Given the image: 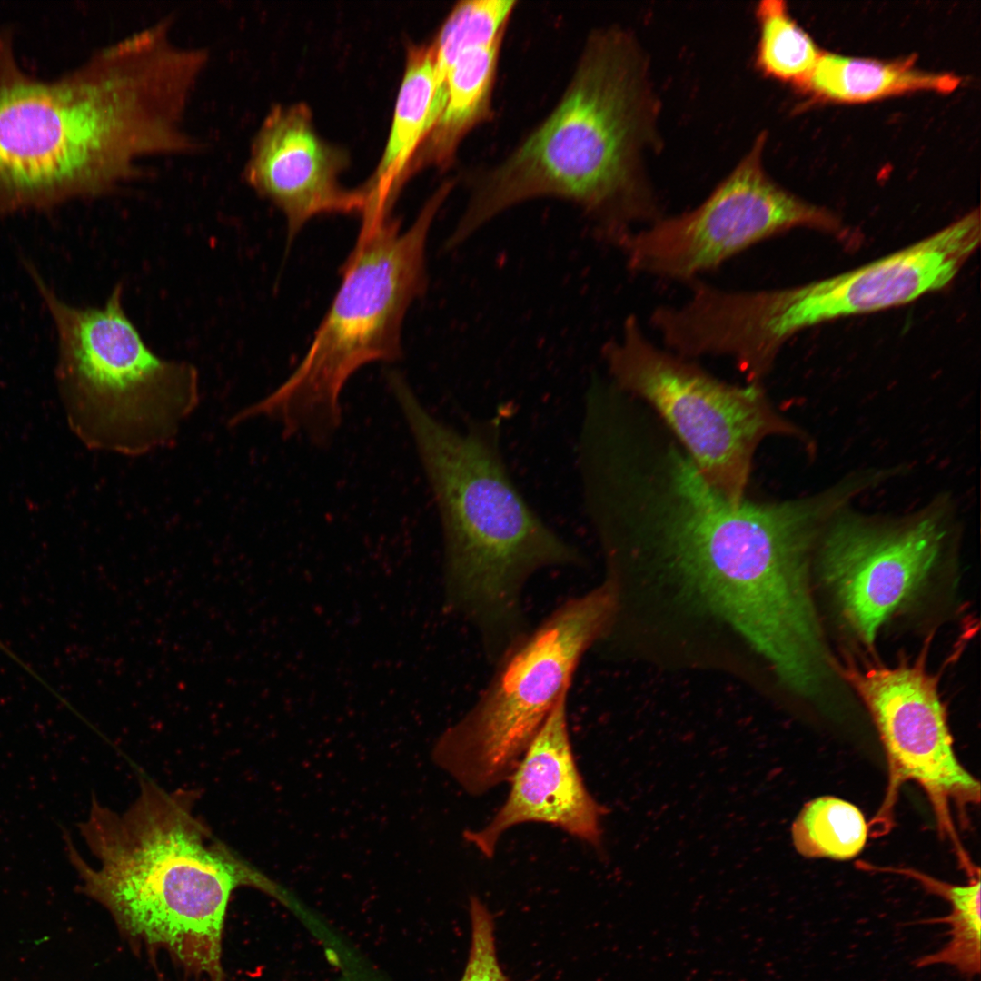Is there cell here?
<instances>
[{
    "instance_id": "4",
    "label": "cell",
    "mask_w": 981,
    "mask_h": 981,
    "mask_svg": "<svg viewBox=\"0 0 981 981\" xmlns=\"http://www.w3.org/2000/svg\"><path fill=\"white\" fill-rule=\"evenodd\" d=\"M194 792L167 791L141 778L124 812L95 796L77 824L94 868L63 829L81 893L105 907L137 948L164 950L188 975L227 981L222 964L225 915L242 887L281 898L280 887L213 835L193 812Z\"/></svg>"
},
{
    "instance_id": "7",
    "label": "cell",
    "mask_w": 981,
    "mask_h": 981,
    "mask_svg": "<svg viewBox=\"0 0 981 981\" xmlns=\"http://www.w3.org/2000/svg\"><path fill=\"white\" fill-rule=\"evenodd\" d=\"M26 268L55 330L56 382L74 434L90 450L127 457L173 445L200 402L196 368L146 345L124 311L122 284L102 307H78Z\"/></svg>"
},
{
    "instance_id": "20",
    "label": "cell",
    "mask_w": 981,
    "mask_h": 981,
    "mask_svg": "<svg viewBox=\"0 0 981 981\" xmlns=\"http://www.w3.org/2000/svg\"><path fill=\"white\" fill-rule=\"evenodd\" d=\"M868 826L861 810L832 796L808 801L791 827L793 845L802 857L847 860L864 848Z\"/></svg>"
},
{
    "instance_id": "9",
    "label": "cell",
    "mask_w": 981,
    "mask_h": 981,
    "mask_svg": "<svg viewBox=\"0 0 981 981\" xmlns=\"http://www.w3.org/2000/svg\"><path fill=\"white\" fill-rule=\"evenodd\" d=\"M609 381L644 403L729 500L747 497L756 451L797 429L778 414L763 385L728 383L692 360L662 348L628 316L602 348Z\"/></svg>"
},
{
    "instance_id": "19",
    "label": "cell",
    "mask_w": 981,
    "mask_h": 981,
    "mask_svg": "<svg viewBox=\"0 0 981 981\" xmlns=\"http://www.w3.org/2000/svg\"><path fill=\"white\" fill-rule=\"evenodd\" d=\"M903 875L917 879L929 893L936 894L951 906L946 917L925 921L949 926V940L943 948L917 959V967L948 965L966 976L980 973V878L970 877L966 885H954L912 869H898Z\"/></svg>"
},
{
    "instance_id": "15",
    "label": "cell",
    "mask_w": 981,
    "mask_h": 981,
    "mask_svg": "<svg viewBox=\"0 0 981 981\" xmlns=\"http://www.w3.org/2000/svg\"><path fill=\"white\" fill-rule=\"evenodd\" d=\"M568 694L557 702L510 778L509 795L482 828L463 837L483 856L494 855L510 827L538 822L560 827L594 847L602 843L604 808L588 791L572 752Z\"/></svg>"
},
{
    "instance_id": "13",
    "label": "cell",
    "mask_w": 981,
    "mask_h": 981,
    "mask_svg": "<svg viewBox=\"0 0 981 981\" xmlns=\"http://www.w3.org/2000/svg\"><path fill=\"white\" fill-rule=\"evenodd\" d=\"M836 516L821 543V576L852 630L871 645L936 566L946 531L932 513L905 523Z\"/></svg>"
},
{
    "instance_id": "11",
    "label": "cell",
    "mask_w": 981,
    "mask_h": 981,
    "mask_svg": "<svg viewBox=\"0 0 981 981\" xmlns=\"http://www.w3.org/2000/svg\"><path fill=\"white\" fill-rule=\"evenodd\" d=\"M759 135L732 172L696 208L662 216L629 234L618 249L635 273L686 283L780 233L798 227L841 232L830 212L770 179Z\"/></svg>"
},
{
    "instance_id": "18",
    "label": "cell",
    "mask_w": 981,
    "mask_h": 981,
    "mask_svg": "<svg viewBox=\"0 0 981 981\" xmlns=\"http://www.w3.org/2000/svg\"><path fill=\"white\" fill-rule=\"evenodd\" d=\"M959 83L954 74L919 69L914 58L883 62L821 53L801 89L826 100L862 103L918 91L950 93Z\"/></svg>"
},
{
    "instance_id": "8",
    "label": "cell",
    "mask_w": 981,
    "mask_h": 981,
    "mask_svg": "<svg viewBox=\"0 0 981 981\" xmlns=\"http://www.w3.org/2000/svg\"><path fill=\"white\" fill-rule=\"evenodd\" d=\"M617 606L607 580L569 599L494 664L472 707L438 739L433 758L466 793L509 781L546 718L569 693L584 654L608 630Z\"/></svg>"
},
{
    "instance_id": "16",
    "label": "cell",
    "mask_w": 981,
    "mask_h": 981,
    "mask_svg": "<svg viewBox=\"0 0 981 981\" xmlns=\"http://www.w3.org/2000/svg\"><path fill=\"white\" fill-rule=\"evenodd\" d=\"M438 88L432 43L411 45L385 150L376 172L361 188L366 197L362 218L391 214L412 160L441 113Z\"/></svg>"
},
{
    "instance_id": "22",
    "label": "cell",
    "mask_w": 981,
    "mask_h": 981,
    "mask_svg": "<svg viewBox=\"0 0 981 981\" xmlns=\"http://www.w3.org/2000/svg\"><path fill=\"white\" fill-rule=\"evenodd\" d=\"M516 5L510 0H471L453 6L431 42L441 94L445 74L460 54L503 40Z\"/></svg>"
},
{
    "instance_id": "6",
    "label": "cell",
    "mask_w": 981,
    "mask_h": 981,
    "mask_svg": "<svg viewBox=\"0 0 981 981\" xmlns=\"http://www.w3.org/2000/svg\"><path fill=\"white\" fill-rule=\"evenodd\" d=\"M451 191L443 183L407 229L392 215L362 223L303 358L276 390L235 413V424L263 417L276 421L285 436L323 443L334 435L348 379L368 363L394 362L402 354L404 317L427 290L429 232Z\"/></svg>"
},
{
    "instance_id": "1",
    "label": "cell",
    "mask_w": 981,
    "mask_h": 981,
    "mask_svg": "<svg viewBox=\"0 0 981 981\" xmlns=\"http://www.w3.org/2000/svg\"><path fill=\"white\" fill-rule=\"evenodd\" d=\"M831 495L738 503L722 495L685 454L660 457L628 483L616 510L630 569L671 574L771 668L794 667L823 645L810 588V558Z\"/></svg>"
},
{
    "instance_id": "10",
    "label": "cell",
    "mask_w": 981,
    "mask_h": 981,
    "mask_svg": "<svg viewBox=\"0 0 981 981\" xmlns=\"http://www.w3.org/2000/svg\"><path fill=\"white\" fill-rule=\"evenodd\" d=\"M978 210L902 250L818 282L769 290H729L718 308L721 338L753 370L772 368L798 332L841 317L905 304L946 286L980 243Z\"/></svg>"
},
{
    "instance_id": "3",
    "label": "cell",
    "mask_w": 981,
    "mask_h": 981,
    "mask_svg": "<svg viewBox=\"0 0 981 981\" xmlns=\"http://www.w3.org/2000/svg\"><path fill=\"white\" fill-rule=\"evenodd\" d=\"M643 60L623 29L587 37L550 113L494 165L471 173L454 248L506 210L554 198L573 203L596 236L618 247L639 224L662 217L638 167L654 105Z\"/></svg>"
},
{
    "instance_id": "17",
    "label": "cell",
    "mask_w": 981,
    "mask_h": 981,
    "mask_svg": "<svg viewBox=\"0 0 981 981\" xmlns=\"http://www.w3.org/2000/svg\"><path fill=\"white\" fill-rule=\"evenodd\" d=\"M502 41L470 49L443 79L442 111L415 154L409 173L425 166L449 167L464 138L493 115L492 99Z\"/></svg>"
},
{
    "instance_id": "14",
    "label": "cell",
    "mask_w": 981,
    "mask_h": 981,
    "mask_svg": "<svg viewBox=\"0 0 981 981\" xmlns=\"http://www.w3.org/2000/svg\"><path fill=\"white\" fill-rule=\"evenodd\" d=\"M346 164V154L317 134L305 104L275 105L254 135L243 176L284 214L291 241L317 215H362V189L347 190L338 179Z\"/></svg>"
},
{
    "instance_id": "5",
    "label": "cell",
    "mask_w": 981,
    "mask_h": 981,
    "mask_svg": "<svg viewBox=\"0 0 981 981\" xmlns=\"http://www.w3.org/2000/svg\"><path fill=\"white\" fill-rule=\"evenodd\" d=\"M388 380L438 508L446 606L495 659L529 630L523 591L530 578L579 565L581 554L515 486L500 450L499 417L456 429L430 413L400 374Z\"/></svg>"
},
{
    "instance_id": "24",
    "label": "cell",
    "mask_w": 981,
    "mask_h": 981,
    "mask_svg": "<svg viewBox=\"0 0 981 981\" xmlns=\"http://www.w3.org/2000/svg\"><path fill=\"white\" fill-rule=\"evenodd\" d=\"M162 981V980H161Z\"/></svg>"
},
{
    "instance_id": "12",
    "label": "cell",
    "mask_w": 981,
    "mask_h": 981,
    "mask_svg": "<svg viewBox=\"0 0 981 981\" xmlns=\"http://www.w3.org/2000/svg\"><path fill=\"white\" fill-rule=\"evenodd\" d=\"M925 665L923 651L895 667L840 665V675L863 699L886 750L890 782L878 820H887L896 787L913 781L926 794L939 830L958 846L952 808L978 804L980 784L956 758L936 677Z\"/></svg>"
},
{
    "instance_id": "23",
    "label": "cell",
    "mask_w": 981,
    "mask_h": 981,
    "mask_svg": "<svg viewBox=\"0 0 981 981\" xmlns=\"http://www.w3.org/2000/svg\"><path fill=\"white\" fill-rule=\"evenodd\" d=\"M471 946L459 981H511L498 959L494 917L476 896L470 897Z\"/></svg>"
},
{
    "instance_id": "2",
    "label": "cell",
    "mask_w": 981,
    "mask_h": 981,
    "mask_svg": "<svg viewBox=\"0 0 981 981\" xmlns=\"http://www.w3.org/2000/svg\"><path fill=\"white\" fill-rule=\"evenodd\" d=\"M0 40V215L104 196L143 164L195 154L196 92L183 53L146 26L54 80L30 76Z\"/></svg>"
},
{
    "instance_id": "21",
    "label": "cell",
    "mask_w": 981,
    "mask_h": 981,
    "mask_svg": "<svg viewBox=\"0 0 981 981\" xmlns=\"http://www.w3.org/2000/svg\"><path fill=\"white\" fill-rule=\"evenodd\" d=\"M759 37L756 65L765 74L802 88L822 52L792 19L780 0H765L756 8Z\"/></svg>"
}]
</instances>
